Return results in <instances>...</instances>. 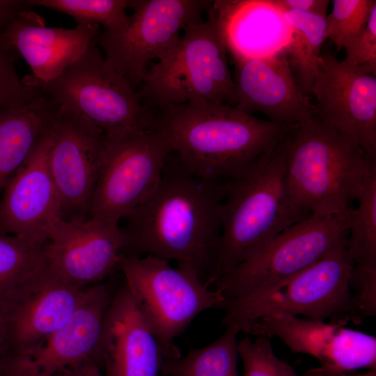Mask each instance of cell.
<instances>
[{"instance_id":"1","label":"cell","mask_w":376,"mask_h":376,"mask_svg":"<svg viewBox=\"0 0 376 376\" xmlns=\"http://www.w3.org/2000/svg\"><path fill=\"white\" fill-rule=\"evenodd\" d=\"M226 184L202 179L180 162L164 167L154 193L125 218L123 256L173 260L207 285L217 263Z\"/></svg>"},{"instance_id":"2","label":"cell","mask_w":376,"mask_h":376,"mask_svg":"<svg viewBox=\"0 0 376 376\" xmlns=\"http://www.w3.org/2000/svg\"><path fill=\"white\" fill-rule=\"evenodd\" d=\"M153 111V125L180 162L208 181L227 182L279 145L293 125L257 118L227 104L203 101Z\"/></svg>"},{"instance_id":"3","label":"cell","mask_w":376,"mask_h":376,"mask_svg":"<svg viewBox=\"0 0 376 376\" xmlns=\"http://www.w3.org/2000/svg\"><path fill=\"white\" fill-rule=\"evenodd\" d=\"M288 191L306 217L352 208L376 156L315 115L293 125L283 139Z\"/></svg>"},{"instance_id":"4","label":"cell","mask_w":376,"mask_h":376,"mask_svg":"<svg viewBox=\"0 0 376 376\" xmlns=\"http://www.w3.org/2000/svg\"><path fill=\"white\" fill-rule=\"evenodd\" d=\"M306 217L291 202L283 140L226 182L219 251L208 285Z\"/></svg>"},{"instance_id":"5","label":"cell","mask_w":376,"mask_h":376,"mask_svg":"<svg viewBox=\"0 0 376 376\" xmlns=\"http://www.w3.org/2000/svg\"><path fill=\"white\" fill-rule=\"evenodd\" d=\"M346 240L295 275L228 299L222 325L247 334L257 320L276 313L342 326L361 322L363 318L351 288L354 265Z\"/></svg>"},{"instance_id":"6","label":"cell","mask_w":376,"mask_h":376,"mask_svg":"<svg viewBox=\"0 0 376 376\" xmlns=\"http://www.w3.org/2000/svg\"><path fill=\"white\" fill-rule=\"evenodd\" d=\"M207 13L206 20L183 30L168 57L146 70L137 93L150 109L192 101L237 104L224 33L212 6Z\"/></svg>"},{"instance_id":"7","label":"cell","mask_w":376,"mask_h":376,"mask_svg":"<svg viewBox=\"0 0 376 376\" xmlns=\"http://www.w3.org/2000/svg\"><path fill=\"white\" fill-rule=\"evenodd\" d=\"M36 82L59 108L78 116L106 137L153 125V111L94 45L57 78Z\"/></svg>"},{"instance_id":"8","label":"cell","mask_w":376,"mask_h":376,"mask_svg":"<svg viewBox=\"0 0 376 376\" xmlns=\"http://www.w3.org/2000/svg\"><path fill=\"white\" fill-rule=\"evenodd\" d=\"M119 269L148 324L171 354H180L173 340L198 314L212 308L224 310L227 302L194 272L172 267L162 258L123 256Z\"/></svg>"},{"instance_id":"9","label":"cell","mask_w":376,"mask_h":376,"mask_svg":"<svg viewBox=\"0 0 376 376\" xmlns=\"http://www.w3.org/2000/svg\"><path fill=\"white\" fill-rule=\"evenodd\" d=\"M171 147L154 125L104 136L103 161L89 219L118 224L159 186Z\"/></svg>"},{"instance_id":"10","label":"cell","mask_w":376,"mask_h":376,"mask_svg":"<svg viewBox=\"0 0 376 376\" xmlns=\"http://www.w3.org/2000/svg\"><path fill=\"white\" fill-rule=\"evenodd\" d=\"M352 207L342 213L311 214L292 225L214 284L226 299L287 279L347 240Z\"/></svg>"},{"instance_id":"11","label":"cell","mask_w":376,"mask_h":376,"mask_svg":"<svg viewBox=\"0 0 376 376\" xmlns=\"http://www.w3.org/2000/svg\"><path fill=\"white\" fill-rule=\"evenodd\" d=\"M206 0H131L133 10L121 31H99L93 45L101 47L106 61L140 86L148 65L168 57L178 46L180 32L203 20L212 6Z\"/></svg>"},{"instance_id":"12","label":"cell","mask_w":376,"mask_h":376,"mask_svg":"<svg viewBox=\"0 0 376 376\" xmlns=\"http://www.w3.org/2000/svg\"><path fill=\"white\" fill-rule=\"evenodd\" d=\"M49 131L47 163L60 198L62 219L85 220L102 164L104 136L58 106Z\"/></svg>"},{"instance_id":"13","label":"cell","mask_w":376,"mask_h":376,"mask_svg":"<svg viewBox=\"0 0 376 376\" xmlns=\"http://www.w3.org/2000/svg\"><path fill=\"white\" fill-rule=\"evenodd\" d=\"M247 334L281 339L293 352L318 359L321 366L303 376H334L361 368L376 369V338L342 325L276 313L254 322Z\"/></svg>"},{"instance_id":"14","label":"cell","mask_w":376,"mask_h":376,"mask_svg":"<svg viewBox=\"0 0 376 376\" xmlns=\"http://www.w3.org/2000/svg\"><path fill=\"white\" fill-rule=\"evenodd\" d=\"M312 93L317 117L376 156V76L350 68L326 47Z\"/></svg>"},{"instance_id":"15","label":"cell","mask_w":376,"mask_h":376,"mask_svg":"<svg viewBox=\"0 0 376 376\" xmlns=\"http://www.w3.org/2000/svg\"><path fill=\"white\" fill-rule=\"evenodd\" d=\"M48 238L47 265L72 285L87 288L119 269L125 240L118 224L59 218L52 224Z\"/></svg>"},{"instance_id":"16","label":"cell","mask_w":376,"mask_h":376,"mask_svg":"<svg viewBox=\"0 0 376 376\" xmlns=\"http://www.w3.org/2000/svg\"><path fill=\"white\" fill-rule=\"evenodd\" d=\"M180 355L162 345L123 283L106 313L94 363L104 376H160L166 359Z\"/></svg>"},{"instance_id":"17","label":"cell","mask_w":376,"mask_h":376,"mask_svg":"<svg viewBox=\"0 0 376 376\" xmlns=\"http://www.w3.org/2000/svg\"><path fill=\"white\" fill-rule=\"evenodd\" d=\"M51 145L49 126L5 186L0 198L1 234L45 244L52 224L62 218L60 198L47 163Z\"/></svg>"},{"instance_id":"18","label":"cell","mask_w":376,"mask_h":376,"mask_svg":"<svg viewBox=\"0 0 376 376\" xmlns=\"http://www.w3.org/2000/svg\"><path fill=\"white\" fill-rule=\"evenodd\" d=\"M233 58L237 109L250 115L260 112L280 125L299 124L315 116V104L297 84L285 49L267 56Z\"/></svg>"},{"instance_id":"19","label":"cell","mask_w":376,"mask_h":376,"mask_svg":"<svg viewBox=\"0 0 376 376\" xmlns=\"http://www.w3.org/2000/svg\"><path fill=\"white\" fill-rule=\"evenodd\" d=\"M87 288L67 282L45 263L2 315L6 332L4 353L26 354L38 347L70 318Z\"/></svg>"},{"instance_id":"20","label":"cell","mask_w":376,"mask_h":376,"mask_svg":"<svg viewBox=\"0 0 376 376\" xmlns=\"http://www.w3.org/2000/svg\"><path fill=\"white\" fill-rule=\"evenodd\" d=\"M114 292L109 283L88 286L70 318L42 344L26 354H6L25 367L45 375L77 371L86 363H94Z\"/></svg>"},{"instance_id":"21","label":"cell","mask_w":376,"mask_h":376,"mask_svg":"<svg viewBox=\"0 0 376 376\" xmlns=\"http://www.w3.org/2000/svg\"><path fill=\"white\" fill-rule=\"evenodd\" d=\"M99 25L77 24L73 29L47 27L30 10L1 32L30 67L36 80L46 84L65 72L93 45Z\"/></svg>"},{"instance_id":"22","label":"cell","mask_w":376,"mask_h":376,"mask_svg":"<svg viewBox=\"0 0 376 376\" xmlns=\"http://www.w3.org/2000/svg\"><path fill=\"white\" fill-rule=\"evenodd\" d=\"M352 209L346 247L354 269L351 288L364 311L376 308V162Z\"/></svg>"},{"instance_id":"23","label":"cell","mask_w":376,"mask_h":376,"mask_svg":"<svg viewBox=\"0 0 376 376\" xmlns=\"http://www.w3.org/2000/svg\"><path fill=\"white\" fill-rule=\"evenodd\" d=\"M56 108L45 95L22 109L0 108V196L49 127Z\"/></svg>"},{"instance_id":"24","label":"cell","mask_w":376,"mask_h":376,"mask_svg":"<svg viewBox=\"0 0 376 376\" xmlns=\"http://www.w3.org/2000/svg\"><path fill=\"white\" fill-rule=\"evenodd\" d=\"M290 30L285 52L302 92L312 93L326 36V17L297 10L281 12Z\"/></svg>"},{"instance_id":"25","label":"cell","mask_w":376,"mask_h":376,"mask_svg":"<svg viewBox=\"0 0 376 376\" xmlns=\"http://www.w3.org/2000/svg\"><path fill=\"white\" fill-rule=\"evenodd\" d=\"M47 243L38 244L0 233V315L17 301L36 273L46 263Z\"/></svg>"},{"instance_id":"26","label":"cell","mask_w":376,"mask_h":376,"mask_svg":"<svg viewBox=\"0 0 376 376\" xmlns=\"http://www.w3.org/2000/svg\"><path fill=\"white\" fill-rule=\"evenodd\" d=\"M235 328L224 333L210 344L191 350L185 356L166 359L163 376H239L237 340Z\"/></svg>"},{"instance_id":"27","label":"cell","mask_w":376,"mask_h":376,"mask_svg":"<svg viewBox=\"0 0 376 376\" xmlns=\"http://www.w3.org/2000/svg\"><path fill=\"white\" fill-rule=\"evenodd\" d=\"M32 7L39 6L65 13L77 24H101L107 32L123 31L129 23L125 13L127 0H29Z\"/></svg>"},{"instance_id":"28","label":"cell","mask_w":376,"mask_h":376,"mask_svg":"<svg viewBox=\"0 0 376 376\" xmlns=\"http://www.w3.org/2000/svg\"><path fill=\"white\" fill-rule=\"evenodd\" d=\"M375 0H334L326 16V36L338 50L345 48L365 29Z\"/></svg>"},{"instance_id":"29","label":"cell","mask_w":376,"mask_h":376,"mask_svg":"<svg viewBox=\"0 0 376 376\" xmlns=\"http://www.w3.org/2000/svg\"><path fill=\"white\" fill-rule=\"evenodd\" d=\"M248 336L237 341L238 356L243 363V376H303L274 353L269 338Z\"/></svg>"},{"instance_id":"30","label":"cell","mask_w":376,"mask_h":376,"mask_svg":"<svg viewBox=\"0 0 376 376\" xmlns=\"http://www.w3.org/2000/svg\"><path fill=\"white\" fill-rule=\"evenodd\" d=\"M19 55L0 58V108L16 109L28 107L41 99L44 93L36 80L22 81L15 62Z\"/></svg>"},{"instance_id":"31","label":"cell","mask_w":376,"mask_h":376,"mask_svg":"<svg viewBox=\"0 0 376 376\" xmlns=\"http://www.w3.org/2000/svg\"><path fill=\"white\" fill-rule=\"evenodd\" d=\"M344 49L346 56L342 61L345 65L363 74L376 76V6L362 33Z\"/></svg>"},{"instance_id":"32","label":"cell","mask_w":376,"mask_h":376,"mask_svg":"<svg viewBox=\"0 0 376 376\" xmlns=\"http://www.w3.org/2000/svg\"><path fill=\"white\" fill-rule=\"evenodd\" d=\"M272 4L281 12L297 10L305 13L327 16L328 0H273Z\"/></svg>"},{"instance_id":"33","label":"cell","mask_w":376,"mask_h":376,"mask_svg":"<svg viewBox=\"0 0 376 376\" xmlns=\"http://www.w3.org/2000/svg\"><path fill=\"white\" fill-rule=\"evenodd\" d=\"M0 376H79V370L45 375L25 367L10 357H6L0 362Z\"/></svg>"},{"instance_id":"34","label":"cell","mask_w":376,"mask_h":376,"mask_svg":"<svg viewBox=\"0 0 376 376\" xmlns=\"http://www.w3.org/2000/svg\"><path fill=\"white\" fill-rule=\"evenodd\" d=\"M31 8L29 0H0V33L22 13Z\"/></svg>"},{"instance_id":"35","label":"cell","mask_w":376,"mask_h":376,"mask_svg":"<svg viewBox=\"0 0 376 376\" xmlns=\"http://www.w3.org/2000/svg\"><path fill=\"white\" fill-rule=\"evenodd\" d=\"M79 376H104L100 368L93 362L84 364L79 370Z\"/></svg>"},{"instance_id":"36","label":"cell","mask_w":376,"mask_h":376,"mask_svg":"<svg viewBox=\"0 0 376 376\" xmlns=\"http://www.w3.org/2000/svg\"><path fill=\"white\" fill-rule=\"evenodd\" d=\"M14 54H18L7 42L3 34L0 33V58Z\"/></svg>"},{"instance_id":"37","label":"cell","mask_w":376,"mask_h":376,"mask_svg":"<svg viewBox=\"0 0 376 376\" xmlns=\"http://www.w3.org/2000/svg\"><path fill=\"white\" fill-rule=\"evenodd\" d=\"M6 326L4 320L0 315V357L6 350Z\"/></svg>"},{"instance_id":"38","label":"cell","mask_w":376,"mask_h":376,"mask_svg":"<svg viewBox=\"0 0 376 376\" xmlns=\"http://www.w3.org/2000/svg\"><path fill=\"white\" fill-rule=\"evenodd\" d=\"M334 376H376V369H370L364 373H354L350 374L348 373H341L335 375Z\"/></svg>"}]
</instances>
